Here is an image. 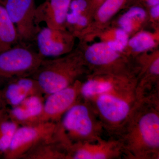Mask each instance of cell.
<instances>
[{"instance_id": "obj_1", "label": "cell", "mask_w": 159, "mask_h": 159, "mask_svg": "<svg viewBox=\"0 0 159 159\" xmlns=\"http://www.w3.org/2000/svg\"><path fill=\"white\" fill-rule=\"evenodd\" d=\"M115 137L124 159H159V94L138 101Z\"/></svg>"}, {"instance_id": "obj_2", "label": "cell", "mask_w": 159, "mask_h": 159, "mask_svg": "<svg viewBox=\"0 0 159 159\" xmlns=\"http://www.w3.org/2000/svg\"><path fill=\"white\" fill-rule=\"evenodd\" d=\"M138 82L135 75L112 78L101 93L85 99L93 106L108 136L116 135L136 105Z\"/></svg>"}, {"instance_id": "obj_3", "label": "cell", "mask_w": 159, "mask_h": 159, "mask_svg": "<svg viewBox=\"0 0 159 159\" xmlns=\"http://www.w3.org/2000/svg\"><path fill=\"white\" fill-rule=\"evenodd\" d=\"M89 74L79 47L60 57L44 58L31 77L37 81L46 97Z\"/></svg>"}, {"instance_id": "obj_4", "label": "cell", "mask_w": 159, "mask_h": 159, "mask_svg": "<svg viewBox=\"0 0 159 159\" xmlns=\"http://www.w3.org/2000/svg\"><path fill=\"white\" fill-rule=\"evenodd\" d=\"M60 124L71 145L94 142L108 135L91 103L80 97L64 114Z\"/></svg>"}, {"instance_id": "obj_5", "label": "cell", "mask_w": 159, "mask_h": 159, "mask_svg": "<svg viewBox=\"0 0 159 159\" xmlns=\"http://www.w3.org/2000/svg\"><path fill=\"white\" fill-rule=\"evenodd\" d=\"M80 48L90 73H134L138 74L134 60L123 53L114 51L104 42L86 45L81 43Z\"/></svg>"}, {"instance_id": "obj_6", "label": "cell", "mask_w": 159, "mask_h": 159, "mask_svg": "<svg viewBox=\"0 0 159 159\" xmlns=\"http://www.w3.org/2000/svg\"><path fill=\"white\" fill-rule=\"evenodd\" d=\"M43 59L22 42L0 52V86L18 77H31Z\"/></svg>"}, {"instance_id": "obj_7", "label": "cell", "mask_w": 159, "mask_h": 159, "mask_svg": "<svg viewBox=\"0 0 159 159\" xmlns=\"http://www.w3.org/2000/svg\"><path fill=\"white\" fill-rule=\"evenodd\" d=\"M60 122H40L20 126L15 133L10 146L3 154L5 159H20L40 142L54 137L61 130Z\"/></svg>"}, {"instance_id": "obj_8", "label": "cell", "mask_w": 159, "mask_h": 159, "mask_svg": "<svg viewBox=\"0 0 159 159\" xmlns=\"http://www.w3.org/2000/svg\"><path fill=\"white\" fill-rule=\"evenodd\" d=\"M3 4L13 23L21 42L35 39L39 26L35 23L34 0H5Z\"/></svg>"}, {"instance_id": "obj_9", "label": "cell", "mask_w": 159, "mask_h": 159, "mask_svg": "<svg viewBox=\"0 0 159 159\" xmlns=\"http://www.w3.org/2000/svg\"><path fill=\"white\" fill-rule=\"evenodd\" d=\"M124 159L122 144L114 136H107L92 142L74 143L68 159Z\"/></svg>"}, {"instance_id": "obj_10", "label": "cell", "mask_w": 159, "mask_h": 159, "mask_svg": "<svg viewBox=\"0 0 159 159\" xmlns=\"http://www.w3.org/2000/svg\"><path fill=\"white\" fill-rule=\"evenodd\" d=\"M67 29L46 27L40 29L35 37L38 53L44 58L57 57L68 54L74 50L75 39Z\"/></svg>"}, {"instance_id": "obj_11", "label": "cell", "mask_w": 159, "mask_h": 159, "mask_svg": "<svg viewBox=\"0 0 159 159\" xmlns=\"http://www.w3.org/2000/svg\"><path fill=\"white\" fill-rule=\"evenodd\" d=\"M82 81L78 80L66 88L46 96L40 122H58L80 97Z\"/></svg>"}, {"instance_id": "obj_12", "label": "cell", "mask_w": 159, "mask_h": 159, "mask_svg": "<svg viewBox=\"0 0 159 159\" xmlns=\"http://www.w3.org/2000/svg\"><path fill=\"white\" fill-rule=\"evenodd\" d=\"M3 86L1 93L3 102L6 107L18 105L31 96L44 95L37 81L31 77L15 78Z\"/></svg>"}, {"instance_id": "obj_13", "label": "cell", "mask_w": 159, "mask_h": 159, "mask_svg": "<svg viewBox=\"0 0 159 159\" xmlns=\"http://www.w3.org/2000/svg\"><path fill=\"white\" fill-rule=\"evenodd\" d=\"M71 145L61 127L57 135L35 145L21 159H68Z\"/></svg>"}, {"instance_id": "obj_14", "label": "cell", "mask_w": 159, "mask_h": 159, "mask_svg": "<svg viewBox=\"0 0 159 159\" xmlns=\"http://www.w3.org/2000/svg\"><path fill=\"white\" fill-rule=\"evenodd\" d=\"M131 0H104L94 12L92 21L78 38L88 41L96 33L108 27L109 23Z\"/></svg>"}, {"instance_id": "obj_15", "label": "cell", "mask_w": 159, "mask_h": 159, "mask_svg": "<svg viewBox=\"0 0 159 159\" xmlns=\"http://www.w3.org/2000/svg\"><path fill=\"white\" fill-rule=\"evenodd\" d=\"M72 0H46L36 7L35 23L36 25L44 23L52 29H66V19Z\"/></svg>"}, {"instance_id": "obj_16", "label": "cell", "mask_w": 159, "mask_h": 159, "mask_svg": "<svg viewBox=\"0 0 159 159\" xmlns=\"http://www.w3.org/2000/svg\"><path fill=\"white\" fill-rule=\"evenodd\" d=\"M44 100L42 95L28 97L18 105L7 107L9 117L20 126L39 123L42 115Z\"/></svg>"}, {"instance_id": "obj_17", "label": "cell", "mask_w": 159, "mask_h": 159, "mask_svg": "<svg viewBox=\"0 0 159 159\" xmlns=\"http://www.w3.org/2000/svg\"><path fill=\"white\" fill-rule=\"evenodd\" d=\"M149 21L147 8L138 2L119 17L116 26L124 30L130 36L141 31Z\"/></svg>"}, {"instance_id": "obj_18", "label": "cell", "mask_w": 159, "mask_h": 159, "mask_svg": "<svg viewBox=\"0 0 159 159\" xmlns=\"http://www.w3.org/2000/svg\"><path fill=\"white\" fill-rule=\"evenodd\" d=\"M158 34L142 30L137 32L129 38L124 54L134 59L138 55L152 50L158 43Z\"/></svg>"}, {"instance_id": "obj_19", "label": "cell", "mask_w": 159, "mask_h": 159, "mask_svg": "<svg viewBox=\"0 0 159 159\" xmlns=\"http://www.w3.org/2000/svg\"><path fill=\"white\" fill-rule=\"evenodd\" d=\"M0 0V52L10 48L20 41L17 30Z\"/></svg>"}, {"instance_id": "obj_20", "label": "cell", "mask_w": 159, "mask_h": 159, "mask_svg": "<svg viewBox=\"0 0 159 159\" xmlns=\"http://www.w3.org/2000/svg\"><path fill=\"white\" fill-rule=\"evenodd\" d=\"M98 37L101 41L104 42L114 51L124 52L128 43L129 36L124 30L116 26L106 27L93 36Z\"/></svg>"}, {"instance_id": "obj_21", "label": "cell", "mask_w": 159, "mask_h": 159, "mask_svg": "<svg viewBox=\"0 0 159 159\" xmlns=\"http://www.w3.org/2000/svg\"><path fill=\"white\" fill-rule=\"evenodd\" d=\"M94 13L91 0H72L66 19V29L72 32L80 20L86 16L93 17Z\"/></svg>"}, {"instance_id": "obj_22", "label": "cell", "mask_w": 159, "mask_h": 159, "mask_svg": "<svg viewBox=\"0 0 159 159\" xmlns=\"http://www.w3.org/2000/svg\"><path fill=\"white\" fill-rule=\"evenodd\" d=\"M7 107L0 111V156L8 149L16 131L20 125L9 117Z\"/></svg>"}, {"instance_id": "obj_23", "label": "cell", "mask_w": 159, "mask_h": 159, "mask_svg": "<svg viewBox=\"0 0 159 159\" xmlns=\"http://www.w3.org/2000/svg\"><path fill=\"white\" fill-rule=\"evenodd\" d=\"M148 9L149 21L152 22H157L159 18V4L147 8Z\"/></svg>"}, {"instance_id": "obj_24", "label": "cell", "mask_w": 159, "mask_h": 159, "mask_svg": "<svg viewBox=\"0 0 159 159\" xmlns=\"http://www.w3.org/2000/svg\"><path fill=\"white\" fill-rule=\"evenodd\" d=\"M138 2L148 8L151 6L158 5L159 0H138Z\"/></svg>"}, {"instance_id": "obj_25", "label": "cell", "mask_w": 159, "mask_h": 159, "mask_svg": "<svg viewBox=\"0 0 159 159\" xmlns=\"http://www.w3.org/2000/svg\"><path fill=\"white\" fill-rule=\"evenodd\" d=\"M104 0H91V3H92V7H93V10L95 12L96 9L98 8L102 2Z\"/></svg>"}, {"instance_id": "obj_26", "label": "cell", "mask_w": 159, "mask_h": 159, "mask_svg": "<svg viewBox=\"0 0 159 159\" xmlns=\"http://www.w3.org/2000/svg\"><path fill=\"white\" fill-rule=\"evenodd\" d=\"M6 107L4 102H3L2 98V93H1V89H0V111L2 110L3 109Z\"/></svg>"}]
</instances>
